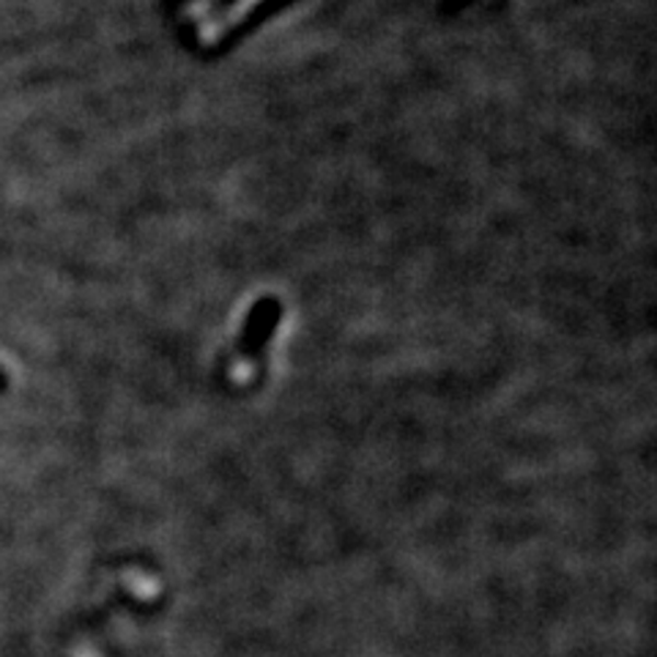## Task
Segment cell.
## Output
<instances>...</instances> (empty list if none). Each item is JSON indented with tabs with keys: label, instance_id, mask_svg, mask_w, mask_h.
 <instances>
[{
	"label": "cell",
	"instance_id": "3",
	"mask_svg": "<svg viewBox=\"0 0 657 657\" xmlns=\"http://www.w3.org/2000/svg\"><path fill=\"white\" fill-rule=\"evenodd\" d=\"M74 657H99V655H96V652H91V649H77Z\"/></svg>",
	"mask_w": 657,
	"mask_h": 657
},
{
	"label": "cell",
	"instance_id": "1",
	"mask_svg": "<svg viewBox=\"0 0 657 657\" xmlns=\"http://www.w3.org/2000/svg\"><path fill=\"white\" fill-rule=\"evenodd\" d=\"M277 318H279L277 301L272 299L257 301L255 310H252L250 318H246L244 334H241V343H239L241 350H244V354H252V350L261 348V345L272 337L274 326H277Z\"/></svg>",
	"mask_w": 657,
	"mask_h": 657
},
{
	"label": "cell",
	"instance_id": "2",
	"mask_svg": "<svg viewBox=\"0 0 657 657\" xmlns=\"http://www.w3.org/2000/svg\"><path fill=\"white\" fill-rule=\"evenodd\" d=\"M126 586H129L131 591H135L140 600H153V597L159 595V584L157 578H151V575L140 573V569H131L129 575H126Z\"/></svg>",
	"mask_w": 657,
	"mask_h": 657
}]
</instances>
